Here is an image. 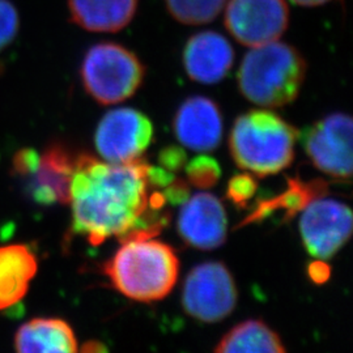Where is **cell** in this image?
Segmentation results:
<instances>
[{
	"label": "cell",
	"mask_w": 353,
	"mask_h": 353,
	"mask_svg": "<svg viewBox=\"0 0 353 353\" xmlns=\"http://www.w3.org/2000/svg\"><path fill=\"white\" fill-rule=\"evenodd\" d=\"M20 26L19 13L10 0H0V51L12 43Z\"/></svg>",
	"instance_id": "22"
},
{
	"label": "cell",
	"mask_w": 353,
	"mask_h": 353,
	"mask_svg": "<svg viewBox=\"0 0 353 353\" xmlns=\"http://www.w3.org/2000/svg\"><path fill=\"white\" fill-rule=\"evenodd\" d=\"M234 50L223 34L204 30L190 38L183 50V65L191 80L201 84H216L230 71Z\"/></svg>",
	"instance_id": "14"
},
{
	"label": "cell",
	"mask_w": 353,
	"mask_h": 353,
	"mask_svg": "<svg viewBox=\"0 0 353 353\" xmlns=\"http://www.w3.org/2000/svg\"><path fill=\"white\" fill-rule=\"evenodd\" d=\"M297 138L299 131L278 114L252 110L236 119L229 148L241 169L258 176H274L292 164Z\"/></svg>",
	"instance_id": "4"
},
{
	"label": "cell",
	"mask_w": 353,
	"mask_h": 353,
	"mask_svg": "<svg viewBox=\"0 0 353 353\" xmlns=\"http://www.w3.org/2000/svg\"><path fill=\"white\" fill-rule=\"evenodd\" d=\"M186 174L194 186L201 189L212 188L220 178V168L212 157L199 156L186 166Z\"/></svg>",
	"instance_id": "21"
},
{
	"label": "cell",
	"mask_w": 353,
	"mask_h": 353,
	"mask_svg": "<svg viewBox=\"0 0 353 353\" xmlns=\"http://www.w3.org/2000/svg\"><path fill=\"white\" fill-rule=\"evenodd\" d=\"M224 23L240 43L255 48L276 41L288 28L285 0H229Z\"/></svg>",
	"instance_id": "10"
},
{
	"label": "cell",
	"mask_w": 353,
	"mask_h": 353,
	"mask_svg": "<svg viewBox=\"0 0 353 353\" xmlns=\"http://www.w3.org/2000/svg\"><path fill=\"white\" fill-rule=\"evenodd\" d=\"M309 275L313 281L323 283L330 276V268L325 263H322L321 261L314 262L309 267Z\"/></svg>",
	"instance_id": "25"
},
{
	"label": "cell",
	"mask_w": 353,
	"mask_h": 353,
	"mask_svg": "<svg viewBox=\"0 0 353 353\" xmlns=\"http://www.w3.org/2000/svg\"><path fill=\"white\" fill-rule=\"evenodd\" d=\"M306 75L303 55L288 43L272 41L246 52L237 75L241 93L262 108L294 101Z\"/></svg>",
	"instance_id": "3"
},
{
	"label": "cell",
	"mask_w": 353,
	"mask_h": 353,
	"mask_svg": "<svg viewBox=\"0 0 353 353\" xmlns=\"http://www.w3.org/2000/svg\"><path fill=\"white\" fill-rule=\"evenodd\" d=\"M288 183H290L288 185L290 188L279 198H275L272 201H265V202L258 204V207L243 221V224H248L254 220H259L262 217H265L267 214L274 212L279 208L284 210L287 212L285 217L290 219L293 214L303 210L312 201L322 196L327 191L326 183L321 179H316V181H312L307 183H303L299 179H288Z\"/></svg>",
	"instance_id": "19"
},
{
	"label": "cell",
	"mask_w": 353,
	"mask_h": 353,
	"mask_svg": "<svg viewBox=\"0 0 353 353\" xmlns=\"http://www.w3.org/2000/svg\"><path fill=\"white\" fill-rule=\"evenodd\" d=\"M300 232L310 255L328 259L351 237L352 212L344 203L316 198L303 208Z\"/></svg>",
	"instance_id": "11"
},
{
	"label": "cell",
	"mask_w": 353,
	"mask_h": 353,
	"mask_svg": "<svg viewBox=\"0 0 353 353\" xmlns=\"http://www.w3.org/2000/svg\"><path fill=\"white\" fill-rule=\"evenodd\" d=\"M144 74V67L134 52L112 42L92 46L81 65L84 88L101 105H113L134 96Z\"/></svg>",
	"instance_id": "5"
},
{
	"label": "cell",
	"mask_w": 353,
	"mask_h": 353,
	"mask_svg": "<svg viewBox=\"0 0 353 353\" xmlns=\"http://www.w3.org/2000/svg\"><path fill=\"white\" fill-rule=\"evenodd\" d=\"M153 139L152 122L131 108L106 114L96 130L94 143L102 159L112 164H125L140 159Z\"/></svg>",
	"instance_id": "9"
},
{
	"label": "cell",
	"mask_w": 353,
	"mask_h": 353,
	"mask_svg": "<svg viewBox=\"0 0 353 353\" xmlns=\"http://www.w3.org/2000/svg\"><path fill=\"white\" fill-rule=\"evenodd\" d=\"M17 352L74 353L79 350L72 327L59 318H34L14 335Z\"/></svg>",
	"instance_id": "17"
},
{
	"label": "cell",
	"mask_w": 353,
	"mask_h": 353,
	"mask_svg": "<svg viewBox=\"0 0 353 353\" xmlns=\"http://www.w3.org/2000/svg\"><path fill=\"white\" fill-rule=\"evenodd\" d=\"M214 352L283 353L285 347L278 334L262 321H245L232 328L214 347Z\"/></svg>",
	"instance_id": "18"
},
{
	"label": "cell",
	"mask_w": 353,
	"mask_h": 353,
	"mask_svg": "<svg viewBox=\"0 0 353 353\" xmlns=\"http://www.w3.org/2000/svg\"><path fill=\"white\" fill-rule=\"evenodd\" d=\"M228 0H165L166 8L176 21L188 26H204L224 10Z\"/></svg>",
	"instance_id": "20"
},
{
	"label": "cell",
	"mask_w": 353,
	"mask_h": 353,
	"mask_svg": "<svg viewBox=\"0 0 353 353\" xmlns=\"http://www.w3.org/2000/svg\"><path fill=\"white\" fill-rule=\"evenodd\" d=\"M75 159L61 143H52L42 152L23 148L13 157V174L38 205L68 204Z\"/></svg>",
	"instance_id": "6"
},
{
	"label": "cell",
	"mask_w": 353,
	"mask_h": 353,
	"mask_svg": "<svg viewBox=\"0 0 353 353\" xmlns=\"http://www.w3.org/2000/svg\"><path fill=\"white\" fill-rule=\"evenodd\" d=\"M105 348H103V345H101L100 343H97V341H88L87 343V345L83 348V351H90V352H96V351H103Z\"/></svg>",
	"instance_id": "27"
},
{
	"label": "cell",
	"mask_w": 353,
	"mask_h": 353,
	"mask_svg": "<svg viewBox=\"0 0 353 353\" xmlns=\"http://www.w3.org/2000/svg\"><path fill=\"white\" fill-rule=\"evenodd\" d=\"M159 188L143 159L112 164L77 154L70 190L72 232L92 246L112 237L151 239L168 220L161 214L168 201Z\"/></svg>",
	"instance_id": "1"
},
{
	"label": "cell",
	"mask_w": 353,
	"mask_h": 353,
	"mask_svg": "<svg viewBox=\"0 0 353 353\" xmlns=\"http://www.w3.org/2000/svg\"><path fill=\"white\" fill-rule=\"evenodd\" d=\"M290 1L297 6H303V7H316V6L326 4L331 0H290Z\"/></svg>",
	"instance_id": "26"
},
{
	"label": "cell",
	"mask_w": 353,
	"mask_h": 353,
	"mask_svg": "<svg viewBox=\"0 0 353 353\" xmlns=\"http://www.w3.org/2000/svg\"><path fill=\"white\" fill-rule=\"evenodd\" d=\"M174 132L178 141L192 151H212L223 137L219 106L207 97H190L176 112Z\"/></svg>",
	"instance_id": "13"
},
{
	"label": "cell",
	"mask_w": 353,
	"mask_h": 353,
	"mask_svg": "<svg viewBox=\"0 0 353 353\" xmlns=\"http://www.w3.org/2000/svg\"><path fill=\"white\" fill-rule=\"evenodd\" d=\"M103 267L114 288L139 303L165 299L176 285L179 261L174 250L160 241L132 239Z\"/></svg>",
	"instance_id": "2"
},
{
	"label": "cell",
	"mask_w": 353,
	"mask_h": 353,
	"mask_svg": "<svg viewBox=\"0 0 353 353\" xmlns=\"http://www.w3.org/2000/svg\"><path fill=\"white\" fill-rule=\"evenodd\" d=\"M236 303V283L223 263H202L190 271L182 292V305L188 314L201 322L214 323L227 318Z\"/></svg>",
	"instance_id": "7"
},
{
	"label": "cell",
	"mask_w": 353,
	"mask_h": 353,
	"mask_svg": "<svg viewBox=\"0 0 353 353\" xmlns=\"http://www.w3.org/2000/svg\"><path fill=\"white\" fill-rule=\"evenodd\" d=\"M258 189L256 181L250 174L234 176L228 183L227 196L239 207H246Z\"/></svg>",
	"instance_id": "23"
},
{
	"label": "cell",
	"mask_w": 353,
	"mask_h": 353,
	"mask_svg": "<svg viewBox=\"0 0 353 353\" xmlns=\"http://www.w3.org/2000/svg\"><path fill=\"white\" fill-rule=\"evenodd\" d=\"M303 148L316 169L338 179L352 176V119L343 113L331 114L309 127L303 137Z\"/></svg>",
	"instance_id": "8"
},
{
	"label": "cell",
	"mask_w": 353,
	"mask_h": 353,
	"mask_svg": "<svg viewBox=\"0 0 353 353\" xmlns=\"http://www.w3.org/2000/svg\"><path fill=\"white\" fill-rule=\"evenodd\" d=\"M71 20L94 33H115L134 19L139 0H67Z\"/></svg>",
	"instance_id": "16"
},
{
	"label": "cell",
	"mask_w": 353,
	"mask_h": 353,
	"mask_svg": "<svg viewBox=\"0 0 353 353\" xmlns=\"http://www.w3.org/2000/svg\"><path fill=\"white\" fill-rule=\"evenodd\" d=\"M227 212L212 194L199 192L190 198L178 217L181 237L201 250H214L227 240Z\"/></svg>",
	"instance_id": "12"
},
{
	"label": "cell",
	"mask_w": 353,
	"mask_h": 353,
	"mask_svg": "<svg viewBox=\"0 0 353 353\" xmlns=\"http://www.w3.org/2000/svg\"><path fill=\"white\" fill-rule=\"evenodd\" d=\"M185 163H186L185 152L176 147L165 148L160 154V164L163 165V168L166 170H172V172L179 170Z\"/></svg>",
	"instance_id": "24"
},
{
	"label": "cell",
	"mask_w": 353,
	"mask_h": 353,
	"mask_svg": "<svg viewBox=\"0 0 353 353\" xmlns=\"http://www.w3.org/2000/svg\"><path fill=\"white\" fill-rule=\"evenodd\" d=\"M37 271V256L28 245L0 246V310L19 305Z\"/></svg>",
	"instance_id": "15"
}]
</instances>
